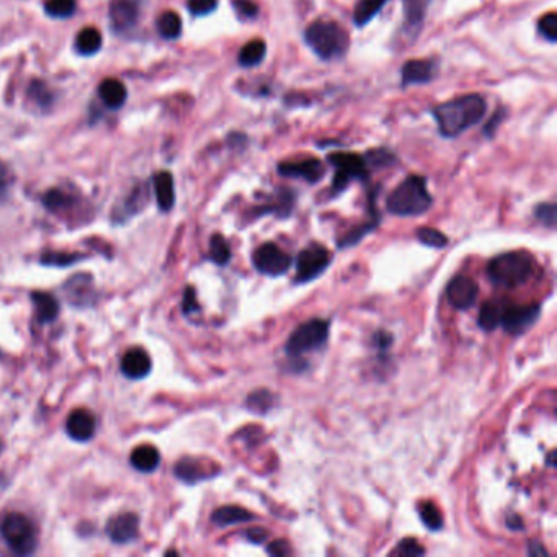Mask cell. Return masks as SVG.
<instances>
[{
  "label": "cell",
  "mask_w": 557,
  "mask_h": 557,
  "mask_svg": "<svg viewBox=\"0 0 557 557\" xmlns=\"http://www.w3.org/2000/svg\"><path fill=\"white\" fill-rule=\"evenodd\" d=\"M107 535L118 544L135 541L139 535V518L135 513H121L113 517L107 525Z\"/></svg>",
  "instance_id": "cell-14"
},
{
  "label": "cell",
  "mask_w": 557,
  "mask_h": 557,
  "mask_svg": "<svg viewBox=\"0 0 557 557\" xmlns=\"http://www.w3.org/2000/svg\"><path fill=\"white\" fill-rule=\"evenodd\" d=\"M151 356L142 349L128 350L121 360V371L130 379H142L151 373Z\"/></svg>",
  "instance_id": "cell-15"
},
{
  "label": "cell",
  "mask_w": 557,
  "mask_h": 557,
  "mask_svg": "<svg viewBox=\"0 0 557 557\" xmlns=\"http://www.w3.org/2000/svg\"><path fill=\"white\" fill-rule=\"evenodd\" d=\"M234 8L237 15L244 20H254L259 15V6L252 0H234Z\"/></svg>",
  "instance_id": "cell-41"
},
{
  "label": "cell",
  "mask_w": 557,
  "mask_h": 557,
  "mask_svg": "<svg viewBox=\"0 0 557 557\" xmlns=\"http://www.w3.org/2000/svg\"><path fill=\"white\" fill-rule=\"evenodd\" d=\"M278 172L283 177L303 178L309 183H317L323 177V165L316 157H309L304 160L283 162L278 165Z\"/></svg>",
  "instance_id": "cell-13"
},
{
  "label": "cell",
  "mask_w": 557,
  "mask_h": 557,
  "mask_svg": "<svg viewBox=\"0 0 557 557\" xmlns=\"http://www.w3.org/2000/svg\"><path fill=\"white\" fill-rule=\"evenodd\" d=\"M428 0H404V15L409 28H418L427 13Z\"/></svg>",
  "instance_id": "cell-30"
},
{
  "label": "cell",
  "mask_w": 557,
  "mask_h": 557,
  "mask_svg": "<svg viewBox=\"0 0 557 557\" xmlns=\"http://www.w3.org/2000/svg\"><path fill=\"white\" fill-rule=\"evenodd\" d=\"M328 328H330V323L323 319H311V321L303 322L289 335L284 351L291 358H298L309 351L321 349L328 339Z\"/></svg>",
  "instance_id": "cell-6"
},
{
  "label": "cell",
  "mask_w": 557,
  "mask_h": 557,
  "mask_svg": "<svg viewBox=\"0 0 557 557\" xmlns=\"http://www.w3.org/2000/svg\"><path fill=\"white\" fill-rule=\"evenodd\" d=\"M487 112V103L482 95L469 93L436 105L433 108L436 125L445 137H456L469 128L478 125Z\"/></svg>",
  "instance_id": "cell-1"
},
{
  "label": "cell",
  "mask_w": 557,
  "mask_h": 557,
  "mask_svg": "<svg viewBox=\"0 0 557 557\" xmlns=\"http://www.w3.org/2000/svg\"><path fill=\"white\" fill-rule=\"evenodd\" d=\"M154 192L157 203L162 211H170L175 204L174 178L169 172H159L154 175Z\"/></svg>",
  "instance_id": "cell-20"
},
{
  "label": "cell",
  "mask_w": 557,
  "mask_h": 557,
  "mask_svg": "<svg viewBox=\"0 0 557 557\" xmlns=\"http://www.w3.org/2000/svg\"><path fill=\"white\" fill-rule=\"evenodd\" d=\"M418 515H420L423 525H425L428 530L432 531L441 530L443 526L441 513L433 502H422L420 507H418Z\"/></svg>",
  "instance_id": "cell-36"
},
{
  "label": "cell",
  "mask_w": 557,
  "mask_h": 557,
  "mask_svg": "<svg viewBox=\"0 0 557 557\" xmlns=\"http://www.w3.org/2000/svg\"><path fill=\"white\" fill-rule=\"evenodd\" d=\"M157 30L165 40H175L182 35V18L177 12L167 10L157 18Z\"/></svg>",
  "instance_id": "cell-27"
},
{
  "label": "cell",
  "mask_w": 557,
  "mask_h": 557,
  "mask_svg": "<svg viewBox=\"0 0 557 557\" xmlns=\"http://www.w3.org/2000/svg\"><path fill=\"white\" fill-rule=\"evenodd\" d=\"M28 98L31 100L36 107L40 108H47L51 107L52 103V92L47 85L43 82V80H33L28 87Z\"/></svg>",
  "instance_id": "cell-34"
},
{
  "label": "cell",
  "mask_w": 557,
  "mask_h": 557,
  "mask_svg": "<svg viewBox=\"0 0 557 557\" xmlns=\"http://www.w3.org/2000/svg\"><path fill=\"white\" fill-rule=\"evenodd\" d=\"M211 520L214 525H218V526H231V525H239V523L255 520V515L242 507L226 505V507L218 508V510H214L211 515Z\"/></svg>",
  "instance_id": "cell-22"
},
{
  "label": "cell",
  "mask_w": 557,
  "mask_h": 557,
  "mask_svg": "<svg viewBox=\"0 0 557 557\" xmlns=\"http://www.w3.org/2000/svg\"><path fill=\"white\" fill-rule=\"evenodd\" d=\"M332 261V255L323 245L311 244L299 252L296 257V283H307L316 280Z\"/></svg>",
  "instance_id": "cell-8"
},
{
  "label": "cell",
  "mask_w": 557,
  "mask_h": 557,
  "mask_svg": "<svg viewBox=\"0 0 557 557\" xmlns=\"http://www.w3.org/2000/svg\"><path fill=\"white\" fill-rule=\"evenodd\" d=\"M254 266L257 271L266 276H280L287 273L291 266V259L276 244L266 242L254 252Z\"/></svg>",
  "instance_id": "cell-10"
},
{
  "label": "cell",
  "mask_w": 557,
  "mask_h": 557,
  "mask_svg": "<svg viewBox=\"0 0 557 557\" xmlns=\"http://www.w3.org/2000/svg\"><path fill=\"white\" fill-rule=\"evenodd\" d=\"M77 8V0H46L45 10L49 17L69 18Z\"/></svg>",
  "instance_id": "cell-35"
},
{
  "label": "cell",
  "mask_w": 557,
  "mask_h": 557,
  "mask_svg": "<svg viewBox=\"0 0 557 557\" xmlns=\"http://www.w3.org/2000/svg\"><path fill=\"white\" fill-rule=\"evenodd\" d=\"M505 303H507L505 299H490V301H485L482 306H480L478 317L480 328L490 332L500 327L503 309H505Z\"/></svg>",
  "instance_id": "cell-21"
},
{
  "label": "cell",
  "mask_w": 557,
  "mask_h": 557,
  "mask_svg": "<svg viewBox=\"0 0 557 557\" xmlns=\"http://www.w3.org/2000/svg\"><path fill=\"white\" fill-rule=\"evenodd\" d=\"M376 226H378V222L371 221L369 224H361L358 227H355V229L350 231L345 237H342V239L339 241V247L340 249H345V247H351V245L358 244V242L363 239L366 234H369V232L373 231Z\"/></svg>",
  "instance_id": "cell-38"
},
{
  "label": "cell",
  "mask_w": 557,
  "mask_h": 557,
  "mask_svg": "<svg viewBox=\"0 0 557 557\" xmlns=\"http://www.w3.org/2000/svg\"><path fill=\"white\" fill-rule=\"evenodd\" d=\"M102 47V33L95 26H85L75 36V49L82 56H92Z\"/></svg>",
  "instance_id": "cell-25"
},
{
  "label": "cell",
  "mask_w": 557,
  "mask_h": 557,
  "mask_svg": "<svg viewBox=\"0 0 557 557\" xmlns=\"http://www.w3.org/2000/svg\"><path fill=\"white\" fill-rule=\"evenodd\" d=\"M43 203H45V206L49 209L51 213H64L74 206L75 198L73 194L66 193L64 190L54 188L49 190V192L43 197Z\"/></svg>",
  "instance_id": "cell-29"
},
{
  "label": "cell",
  "mask_w": 557,
  "mask_h": 557,
  "mask_svg": "<svg viewBox=\"0 0 557 557\" xmlns=\"http://www.w3.org/2000/svg\"><path fill=\"white\" fill-rule=\"evenodd\" d=\"M218 6V0H188V10L193 15L201 17L211 13Z\"/></svg>",
  "instance_id": "cell-42"
},
{
  "label": "cell",
  "mask_w": 557,
  "mask_h": 557,
  "mask_svg": "<svg viewBox=\"0 0 557 557\" xmlns=\"http://www.w3.org/2000/svg\"><path fill=\"white\" fill-rule=\"evenodd\" d=\"M131 464L132 468L141 471V473H152L160 464L159 451L152 445L137 446L131 453Z\"/></svg>",
  "instance_id": "cell-23"
},
{
  "label": "cell",
  "mask_w": 557,
  "mask_h": 557,
  "mask_svg": "<svg viewBox=\"0 0 557 557\" xmlns=\"http://www.w3.org/2000/svg\"><path fill=\"white\" fill-rule=\"evenodd\" d=\"M216 473H218L216 468L213 469V466H204L203 461L194 458H183L182 461H178L177 466H175V475L187 484L206 480L209 478H213Z\"/></svg>",
  "instance_id": "cell-17"
},
{
  "label": "cell",
  "mask_w": 557,
  "mask_h": 557,
  "mask_svg": "<svg viewBox=\"0 0 557 557\" xmlns=\"http://www.w3.org/2000/svg\"><path fill=\"white\" fill-rule=\"evenodd\" d=\"M536 219L547 227H554L556 226V219H557V208L554 203H542L536 208Z\"/></svg>",
  "instance_id": "cell-40"
},
{
  "label": "cell",
  "mask_w": 557,
  "mask_h": 557,
  "mask_svg": "<svg viewBox=\"0 0 557 557\" xmlns=\"http://www.w3.org/2000/svg\"><path fill=\"white\" fill-rule=\"evenodd\" d=\"M33 304H35V311H36V319L40 321V323H47L52 322L59 314V303L58 299L52 298L51 294L47 293H33L31 294Z\"/></svg>",
  "instance_id": "cell-24"
},
{
  "label": "cell",
  "mask_w": 557,
  "mask_h": 557,
  "mask_svg": "<svg viewBox=\"0 0 557 557\" xmlns=\"http://www.w3.org/2000/svg\"><path fill=\"white\" fill-rule=\"evenodd\" d=\"M75 260H79V255H70V254H51L45 255L43 261L47 265H70L74 264Z\"/></svg>",
  "instance_id": "cell-44"
},
{
  "label": "cell",
  "mask_w": 557,
  "mask_h": 557,
  "mask_svg": "<svg viewBox=\"0 0 557 557\" xmlns=\"http://www.w3.org/2000/svg\"><path fill=\"white\" fill-rule=\"evenodd\" d=\"M507 526L510 528V530H515V531H518V530H523V521H521V518L518 517V515H513V517H510V518H507Z\"/></svg>",
  "instance_id": "cell-50"
},
{
  "label": "cell",
  "mask_w": 557,
  "mask_h": 557,
  "mask_svg": "<svg viewBox=\"0 0 557 557\" xmlns=\"http://www.w3.org/2000/svg\"><path fill=\"white\" fill-rule=\"evenodd\" d=\"M417 239L423 245L433 247V249H441V247H446V244H448V237L443 232L433 229V227H420L417 231Z\"/></svg>",
  "instance_id": "cell-37"
},
{
  "label": "cell",
  "mask_w": 557,
  "mask_h": 557,
  "mask_svg": "<svg viewBox=\"0 0 557 557\" xmlns=\"http://www.w3.org/2000/svg\"><path fill=\"white\" fill-rule=\"evenodd\" d=\"M266 54V45L264 40H252L242 47L239 52V64L242 68H254L260 64Z\"/></svg>",
  "instance_id": "cell-26"
},
{
  "label": "cell",
  "mask_w": 557,
  "mask_h": 557,
  "mask_svg": "<svg viewBox=\"0 0 557 557\" xmlns=\"http://www.w3.org/2000/svg\"><path fill=\"white\" fill-rule=\"evenodd\" d=\"M547 464H549L551 468H554L556 466V451H551L549 456H547Z\"/></svg>",
  "instance_id": "cell-52"
},
{
  "label": "cell",
  "mask_w": 557,
  "mask_h": 557,
  "mask_svg": "<svg viewBox=\"0 0 557 557\" xmlns=\"http://www.w3.org/2000/svg\"><path fill=\"white\" fill-rule=\"evenodd\" d=\"M275 402L276 397L270 391H266V389H259V391H254L247 397V407L257 413H265L271 411Z\"/></svg>",
  "instance_id": "cell-32"
},
{
  "label": "cell",
  "mask_w": 557,
  "mask_h": 557,
  "mask_svg": "<svg viewBox=\"0 0 557 557\" xmlns=\"http://www.w3.org/2000/svg\"><path fill=\"white\" fill-rule=\"evenodd\" d=\"M209 259L218 265H226L231 260V247L221 234H214L209 242Z\"/></svg>",
  "instance_id": "cell-31"
},
{
  "label": "cell",
  "mask_w": 557,
  "mask_h": 557,
  "mask_svg": "<svg viewBox=\"0 0 557 557\" xmlns=\"http://www.w3.org/2000/svg\"><path fill=\"white\" fill-rule=\"evenodd\" d=\"M142 0H112L108 8L109 25L113 31L126 33L137 25Z\"/></svg>",
  "instance_id": "cell-11"
},
{
  "label": "cell",
  "mask_w": 557,
  "mask_h": 557,
  "mask_svg": "<svg viewBox=\"0 0 557 557\" xmlns=\"http://www.w3.org/2000/svg\"><path fill=\"white\" fill-rule=\"evenodd\" d=\"M386 2H388V0H360V2L356 3L353 12L355 25L365 26L366 23H369L376 15H378Z\"/></svg>",
  "instance_id": "cell-28"
},
{
  "label": "cell",
  "mask_w": 557,
  "mask_h": 557,
  "mask_svg": "<svg viewBox=\"0 0 557 557\" xmlns=\"http://www.w3.org/2000/svg\"><path fill=\"white\" fill-rule=\"evenodd\" d=\"M328 162L337 170L332 182V190L335 193L345 190L346 185L353 180H365L368 177V162L355 152H337V154L328 155Z\"/></svg>",
  "instance_id": "cell-7"
},
{
  "label": "cell",
  "mask_w": 557,
  "mask_h": 557,
  "mask_svg": "<svg viewBox=\"0 0 557 557\" xmlns=\"http://www.w3.org/2000/svg\"><path fill=\"white\" fill-rule=\"evenodd\" d=\"M500 121H502V112H497V115H495V118H494V123H492V121L489 123L487 128H485V132H487V135H489V131H490V130L494 131L495 125H497V123H500Z\"/></svg>",
  "instance_id": "cell-51"
},
{
  "label": "cell",
  "mask_w": 557,
  "mask_h": 557,
  "mask_svg": "<svg viewBox=\"0 0 557 557\" xmlns=\"http://www.w3.org/2000/svg\"><path fill=\"white\" fill-rule=\"evenodd\" d=\"M268 552L271 556H288L291 554V547L287 541L276 540L268 546Z\"/></svg>",
  "instance_id": "cell-46"
},
{
  "label": "cell",
  "mask_w": 557,
  "mask_h": 557,
  "mask_svg": "<svg viewBox=\"0 0 557 557\" xmlns=\"http://www.w3.org/2000/svg\"><path fill=\"white\" fill-rule=\"evenodd\" d=\"M268 537V533H266L264 528H252V530L247 531V540L255 542V544H260V542L266 541Z\"/></svg>",
  "instance_id": "cell-47"
},
{
  "label": "cell",
  "mask_w": 557,
  "mask_h": 557,
  "mask_svg": "<svg viewBox=\"0 0 557 557\" xmlns=\"http://www.w3.org/2000/svg\"><path fill=\"white\" fill-rule=\"evenodd\" d=\"M304 38L307 46L323 61L340 58L349 47V35L335 22H314L307 26Z\"/></svg>",
  "instance_id": "cell-4"
},
{
  "label": "cell",
  "mask_w": 557,
  "mask_h": 557,
  "mask_svg": "<svg viewBox=\"0 0 557 557\" xmlns=\"http://www.w3.org/2000/svg\"><path fill=\"white\" fill-rule=\"evenodd\" d=\"M433 203L427 190V180L420 175H411L399 183L386 199V208L396 216H418L427 213Z\"/></svg>",
  "instance_id": "cell-3"
},
{
  "label": "cell",
  "mask_w": 557,
  "mask_h": 557,
  "mask_svg": "<svg viewBox=\"0 0 557 557\" xmlns=\"http://www.w3.org/2000/svg\"><path fill=\"white\" fill-rule=\"evenodd\" d=\"M535 259L528 252H507L489 261L487 276L495 287L512 289L526 283L535 273Z\"/></svg>",
  "instance_id": "cell-2"
},
{
  "label": "cell",
  "mask_w": 557,
  "mask_h": 557,
  "mask_svg": "<svg viewBox=\"0 0 557 557\" xmlns=\"http://www.w3.org/2000/svg\"><path fill=\"white\" fill-rule=\"evenodd\" d=\"M478 284L474 283L473 278L466 275H456L448 283V288H446V296H448L450 304L458 311H464V309L473 306L475 299H478Z\"/></svg>",
  "instance_id": "cell-12"
},
{
  "label": "cell",
  "mask_w": 557,
  "mask_h": 557,
  "mask_svg": "<svg viewBox=\"0 0 557 557\" xmlns=\"http://www.w3.org/2000/svg\"><path fill=\"white\" fill-rule=\"evenodd\" d=\"M66 430L75 441H89L95 435V417L85 409L74 411L66 422Z\"/></svg>",
  "instance_id": "cell-16"
},
{
  "label": "cell",
  "mask_w": 557,
  "mask_h": 557,
  "mask_svg": "<svg viewBox=\"0 0 557 557\" xmlns=\"http://www.w3.org/2000/svg\"><path fill=\"white\" fill-rule=\"evenodd\" d=\"M98 95L105 103V107L118 109L125 105L128 98V90L125 84L118 79H105L98 87Z\"/></svg>",
  "instance_id": "cell-19"
},
{
  "label": "cell",
  "mask_w": 557,
  "mask_h": 557,
  "mask_svg": "<svg viewBox=\"0 0 557 557\" xmlns=\"http://www.w3.org/2000/svg\"><path fill=\"white\" fill-rule=\"evenodd\" d=\"M540 314V304H512L507 301L500 326L512 335H520L536 322Z\"/></svg>",
  "instance_id": "cell-9"
},
{
  "label": "cell",
  "mask_w": 557,
  "mask_h": 557,
  "mask_svg": "<svg viewBox=\"0 0 557 557\" xmlns=\"http://www.w3.org/2000/svg\"><path fill=\"white\" fill-rule=\"evenodd\" d=\"M374 342H376V346H378L379 350H386V349H389V345H391L392 337H391V333L378 332L374 335Z\"/></svg>",
  "instance_id": "cell-48"
},
{
  "label": "cell",
  "mask_w": 557,
  "mask_h": 557,
  "mask_svg": "<svg viewBox=\"0 0 557 557\" xmlns=\"http://www.w3.org/2000/svg\"><path fill=\"white\" fill-rule=\"evenodd\" d=\"M146 201H147V190L142 187V185H137V187L130 193V197L126 198L125 204L121 206L120 216L128 218V216H132V214L139 213Z\"/></svg>",
  "instance_id": "cell-33"
},
{
  "label": "cell",
  "mask_w": 557,
  "mask_h": 557,
  "mask_svg": "<svg viewBox=\"0 0 557 557\" xmlns=\"http://www.w3.org/2000/svg\"><path fill=\"white\" fill-rule=\"evenodd\" d=\"M198 309H199V306L197 303V296H194V289L187 288V293H185V298H183V312L185 314L197 312Z\"/></svg>",
  "instance_id": "cell-45"
},
{
  "label": "cell",
  "mask_w": 557,
  "mask_h": 557,
  "mask_svg": "<svg viewBox=\"0 0 557 557\" xmlns=\"http://www.w3.org/2000/svg\"><path fill=\"white\" fill-rule=\"evenodd\" d=\"M397 554L401 556H409V557H413V556H422L425 549L418 544L417 540H412V537H406V540H402L399 542L397 546Z\"/></svg>",
  "instance_id": "cell-43"
},
{
  "label": "cell",
  "mask_w": 557,
  "mask_h": 557,
  "mask_svg": "<svg viewBox=\"0 0 557 557\" xmlns=\"http://www.w3.org/2000/svg\"><path fill=\"white\" fill-rule=\"evenodd\" d=\"M528 554L533 557H546L547 551L542 547L540 542H530V547H528Z\"/></svg>",
  "instance_id": "cell-49"
},
{
  "label": "cell",
  "mask_w": 557,
  "mask_h": 557,
  "mask_svg": "<svg viewBox=\"0 0 557 557\" xmlns=\"http://www.w3.org/2000/svg\"><path fill=\"white\" fill-rule=\"evenodd\" d=\"M436 74V64L430 59H413L404 64L402 68V84L415 85L432 82Z\"/></svg>",
  "instance_id": "cell-18"
},
{
  "label": "cell",
  "mask_w": 557,
  "mask_h": 557,
  "mask_svg": "<svg viewBox=\"0 0 557 557\" xmlns=\"http://www.w3.org/2000/svg\"><path fill=\"white\" fill-rule=\"evenodd\" d=\"M537 28H540V33L547 41H557V15L554 12L542 17L540 23H537Z\"/></svg>",
  "instance_id": "cell-39"
},
{
  "label": "cell",
  "mask_w": 557,
  "mask_h": 557,
  "mask_svg": "<svg viewBox=\"0 0 557 557\" xmlns=\"http://www.w3.org/2000/svg\"><path fill=\"white\" fill-rule=\"evenodd\" d=\"M0 535L15 554H33L38 546V533L30 518L23 513H8L0 525Z\"/></svg>",
  "instance_id": "cell-5"
}]
</instances>
